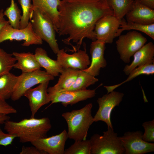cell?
<instances>
[{
    "label": "cell",
    "instance_id": "10",
    "mask_svg": "<svg viewBox=\"0 0 154 154\" xmlns=\"http://www.w3.org/2000/svg\"><path fill=\"white\" fill-rule=\"evenodd\" d=\"M143 132L138 130L127 131L119 137L125 154H144L154 151V143L143 139Z\"/></svg>",
    "mask_w": 154,
    "mask_h": 154
},
{
    "label": "cell",
    "instance_id": "35",
    "mask_svg": "<svg viewBox=\"0 0 154 154\" xmlns=\"http://www.w3.org/2000/svg\"><path fill=\"white\" fill-rule=\"evenodd\" d=\"M20 154H46L35 146L22 147Z\"/></svg>",
    "mask_w": 154,
    "mask_h": 154
},
{
    "label": "cell",
    "instance_id": "1",
    "mask_svg": "<svg viewBox=\"0 0 154 154\" xmlns=\"http://www.w3.org/2000/svg\"><path fill=\"white\" fill-rule=\"evenodd\" d=\"M58 9L59 36L67 37L64 43L72 46L77 44L74 51L78 50L85 38L96 40L95 25L103 16L114 15L109 0H60Z\"/></svg>",
    "mask_w": 154,
    "mask_h": 154
},
{
    "label": "cell",
    "instance_id": "34",
    "mask_svg": "<svg viewBox=\"0 0 154 154\" xmlns=\"http://www.w3.org/2000/svg\"><path fill=\"white\" fill-rule=\"evenodd\" d=\"M17 112L16 109L8 104L5 100L0 98V114L8 115Z\"/></svg>",
    "mask_w": 154,
    "mask_h": 154
},
{
    "label": "cell",
    "instance_id": "25",
    "mask_svg": "<svg viewBox=\"0 0 154 154\" xmlns=\"http://www.w3.org/2000/svg\"><path fill=\"white\" fill-rule=\"evenodd\" d=\"M116 34V37L121 35L125 30H134L142 32L154 40V23L148 25H142L131 22H126L122 19L120 25Z\"/></svg>",
    "mask_w": 154,
    "mask_h": 154
},
{
    "label": "cell",
    "instance_id": "33",
    "mask_svg": "<svg viewBox=\"0 0 154 154\" xmlns=\"http://www.w3.org/2000/svg\"><path fill=\"white\" fill-rule=\"evenodd\" d=\"M16 137L17 136L15 135L3 132L0 127V145L6 147L11 145Z\"/></svg>",
    "mask_w": 154,
    "mask_h": 154
},
{
    "label": "cell",
    "instance_id": "28",
    "mask_svg": "<svg viewBox=\"0 0 154 154\" xmlns=\"http://www.w3.org/2000/svg\"><path fill=\"white\" fill-rule=\"evenodd\" d=\"M21 11L14 0H11V4L3 12L10 25L15 29H19L22 15Z\"/></svg>",
    "mask_w": 154,
    "mask_h": 154
},
{
    "label": "cell",
    "instance_id": "27",
    "mask_svg": "<svg viewBox=\"0 0 154 154\" xmlns=\"http://www.w3.org/2000/svg\"><path fill=\"white\" fill-rule=\"evenodd\" d=\"M134 2L133 0H109L114 16L120 20L131 9Z\"/></svg>",
    "mask_w": 154,
    "mask_h": 154
},
{
    "label": "cell",
    "instance_id": "14",
    "mask_svg": "<svg viewBox=\"0 0 154 154\" xmlns=\"http://www.w3.org/2000/svg\"><path fill=\"white\" fill-rule=\"evenodd\" d=\"M68 138L67 132L64 129L59 134L39 139L31 143L46 154H64Z\"/></svg>",
    "mask_w": 154,
    "mask_h": 154
},
{
    "label": "cell",
    "instance_id": "21",
    "mask_svg": "<svg viewBox=\"0 0 154 154\" xmlns=\"http://www.w3.org/2000/svg\"><path fill=\"white\" fill-rule=\"evenodd\" d=\"M80 70L71 68H64L57 83L54 86L48 88V93L68 90L75 82Z\"/></svg>",
    "mask_w": 154,
    "mask_h": 154
},
{
    "label": "cell",
    "instance_id": "31",
    "mask_svg": "<svg viewBox=\"0 0 154 154\" xmlns=\"http://www.w3.org/2000/svg\"><path fill=\"white\" fill-rule=\"evenodd\" d=\"M31 1V0H18L22 11L19 29L26 27L29 23L32 12Z\"/></svg>",
    "mask_w": 154,
    "mask_h": 154
},
{
    "label": "cell",
    "instance_id": "30",
    "mask_svg": "<svg viewBox=\"0 0 154 154\" xmlns=\"http://www.w3.org/2000/svg\"><path fill=\"white\" fill-rule=\"evenodd\" d=\"M16 61L13 54L8 53L0 48V76L10 72Z\"/></svg>",
    "mask_w": 154,
    "mask_h": 154
},
{
    "label": "cell",
    "instance_id": "18",
    "mask_svg": "<svg viewBox=\"0 0 154 154\" xmlns=\"http://www.w3.org/2000/svg\"><path fill=\"white\" fill-rule=\"evenodd\" d=\"M126 16L127 21L144 25L154 23V9L135 2Z\"/></svg>",
    "mask_w": 154,
    "mask_h": 154
},
{
    "label": "cell",
    "instance_id": "11",
    "mask_svg": "<svg viewBox=\"0 0 154 154\" xmlns=\"http://www.w3.org/2000/svg\"><path fill=\"white\" fill-rule=\"evenodd\" d=\"M121 20L118 19L113 15H106L100 18L94 28L96 40L106 44L112 43L116 37Z\"/></svg>",
    "mask_w": 154,
    "mask_h": 154
},
{
    "label": "cell",
    "instance_id": "37",
    "mask_svg": "<svg viewBox=\"0 0 154 154\" xmlns=\"http://www.w3.org/2000/svg\"><path fill=\"white\" fill-rule=\"evenodd\" d=\"M3 12V9L0 10V33L4 27L9 23L8 21L6 20L5 18Z\"/></svg>",
    "mask_w": 154,
    "mask_h": 154
},
{
    "label": "cell",
    "instance_id": "9",
    "mask_svg": "<svg viewBox=\"0 0 154 154\" xmlns=\"http://www.w3.org/2000/svg\"><path fill=\"white\" fill-rule=\"evenodd\" d=\"M124 94L113 91L98 98L97 102L99 108L93 117L94 122L103 121L108 128L113 129L111 120V115L113 109L119 106L122 100Z\"/></svg>",
    "mask_w": 154,
    "mask_h": 154
},
{
    "label": "cell",
    "instance_id": "12",
    "mask_svg": "<svg viewBox=\"0 0 154 154\" xmlns=\"http://www.w3.org/2000/svg\"><path fill=\"white\" fill-rule=\"evenodd\" d=\"M96 89L66 90L52 94L48 93L51 102L50 105L58 103H61L65 107L69 105H73L95 96Z\"/></svg>",
    "mask_w": 154,
    "mask_h": 154
},
{
    "label": "cell",
    "instance_id": "24",
    "mask_svg": "<svg viewBox=\"0 0 154 154\" xmlns=\"http://www.w3.org/2000/svg\"><path fill=\"white\" fill-rule=\"evenodd\" d=\"M154 74V63L149 64L141 66L134 69L128 74L127 79L121 83L110 86H104L106 89L107 93L114 91L116 88L122 84L133 79L141 75H150Z\"/></svg>",
    "mask_w": 154,
    "mask_h": 154
},
{
    "label": "cell",
    "instance_id": "23",
    "mask_svg": "<svg viewBox=\"0 0 154 154\" xmlns=\"http://www.w3.org/2000/svg\"><path fill=\"white\" fill-rule=\"evenodd\" d=\"M18 78L10 72L0 76V98L6 100L11 98Z\"/></svg>",
    "mask_w": 154,
    "mask_h": 154
},
{
    "label": "cell",
    "instance_id": "26",
    "mask_svg": "<svg viewBox=\"0 0 154 154\" xmlns=\"http://www.w3.org/2000/svg\"><path fill=\"white\" fill-rule=\"evenodd\" d=\"M98 81V79L95 77L83 70H80L74 83L68 90H85Z\"/></svg>",
    "mask_w": 154,
    "mask_h": 154
},
{
    "label": "cell",
    "instance_id": "4",
    "mask_svg": "<svg viewBox=\"0 0 154 154\" xmlns=\"http://www.w3.org/2000/svg\"><path fill=\"white\" fill-rule=\"evenodd\" d=\"M30 21L35 33L49 45L56 54L59 51L53 24L45 14L37 9L33 10Z\"/></svg>",
    "mask_w": 154,
    "mask_h": 154
},
{
    "label": "cell",
    "instance_id": "19",
    "mask_svg": "<svg viewBox=\"0 0 154 154\" xmlns=\"http://www.w3.org/2000/svg\"><path fill=\"white\" fill-rule=\"evenodd\" d=\"M32 11L37 9L47 16L52 21L56 32L58 31L59 13L58 7L60 0H31Z\"/></svg>",
    "mask_w": 154,
    "mask_h": 154
},
{
    "label": "cell",
    "instance_id": "15",
    "mask_svg": "<svg viewBox=\"0 0 154 154\" xmlns=\"http://www.w3.org/2000/svg\"><path fill=\"white\" fill-rule=\"evenodd\" d=\"M49 82L39 84L35 88L27 90L23 96L29 101L31 116L33 117L39 110L44 105L50 102L47 90Z\"/></svg>",
    "mask_w": 154,
    "mask_h": 154
},
{
    "label": "cell",
    "instance_id": "8",
    "mask_svg": "<svg viewBox=\"0 0 154 154\" xmlns=\"http://www.w3.org/2000/svg\"><path fill=\"white\" fill-rule=\"evenodd\" d=\"M23 40L22 45L28 46L32 45H41L42 40L34 32L30 21L27 26L23 29H15L9 23L4 27L0 33V43L7 40Z\"/></svg>",
    "mask_w": 154,
    "mask_h": 154
},
{
    "label": "cell",
    "instance_id": "2",
    "mask_svg": "<svg viewBox=\"0 0 154 154\" xmlns=\"http://www.w3.org/2000/svg\"><path fill=\"white\" fill-rule=\"evenodd\" d=\"M4 124L5 130L7 133L15 135L22 143H31L47 137L52 127L50 120L47 117L25 118L18 122L9 119Z\"/></svg>",
    "mask_w": 154,
    "mask_h": 154
},
{
    "label": "cell",
    "instance_id": "36",
    "mask_svg": "<svg viewBox=\"0 0 154 154\" xmlns=\"http://www.w3.org/2000/svg\"><path fill=\"white\" fill-rule=\"evenodd\" d=\"M135 2L154 9V0H134Z\"/></svg>",
    "mask_w": 154,
    "mask_h": 154
},
{
    "label": "cell",
    "instance_id": "32",
    "mask_svg": "<svg viewBox=\"0 0 154 154\" xmlns=\"http://www.w3.org/2000/svg\"><path fill=\"white\" fill-rule=\"evenodd\" d=\"M144 132L143 134V139L145 141L154 142V119L144 122L142 124Z\"/></svg>",
    "mask_w": 154,
    "mask_h": 154
},
{
    "label": "cell",
    "instance_id": "29",
    "mask_svg": "<svg viewBox=\"0 0 154 154\" xmlns=\"http://www.w3.org/2000/svg\"><path fill=\"white\" fill-rule=\"evenodd\" d=\"M91 149L90 139L75 141L65 150L64 154H91Z\"/></svg>",
    "mask_w": 154,
    "mask_h": 154
},
{
    "label": "cell",
    "instance_id": "13",
    "mask_svg": "<svg viewBox=\"0 0 154 154\" xmlns=\"http://www.w3.org/2000/svg\"><path fill=\"white\" fill-rule=\"evenodd\" d=\"M57 60L64 68H71L84 70L89 66L91 61L85 50H78L72 54L67 53L64 49H60L56 54Z\"/></svg>",
    "mask_w": 154,
    "mask_h": 154
},
{
    "label": "cell",
    "instance_id": "38",
    "mask_svg": "<svg viewBox=\"0 0 154 154\" xmlns=\"http://www.w3.org/2000/svg\"><path fill=\"white\" fill-rule=\"evenodd\" d=\"M10 117L7 114H0V124H3L7 120H9Z\"/></svg>",
    "mask_w": 154,
    "mask_h": 154
},
{
    "label": "cell",
    "instance_id": "16",
    "mask_svg": "<svg viewBox=\"0 0 154 154\" xmlns=\"http://www.w3.org/2000/svg\"><path fill=\"white\" fill-rule=\"evenodd\" d=\"M106 43L100 40L92 41L90 45V52L91 61L88 68L83 70L96 77L99 75L102 68L105 67L107 65L104 57Z\"/></svg>",
    "mask_w": 154,
    "mask_h": 154
},
{
    "label": "cell",
    "instance_id": "22",
    "mask_svg": "<svg viewBox=\"0 0 154 154\" xmlns=\"http://www.w3.org/2000/svg\"><path fill=\"white\" fill-rule=\"evenodd\" d=\"M12 54L16 61L14 68L27 73L40 69L41 67L37 60L34 54L30 52H13Z\"/></svg>",
    "mask_w": 154,
    "mask_h": 154
},
{
    "label": "cell",
    "instance_id": "5",
    "mask_svg": "<svg viewBox=\"0 0 154 154\" xmlns=\"http://www.w3.org/2000/svg\"><path fill=\"white\" fill-rule=\"evenodd\" d=\"M102 135L94 134L90 139L91 154H124L125 151L114 129L108 128Z\"/></svg>",
    "mask_w": 154,
    "mask_h": 154
},
{
    "label": "cell",
    "instance_id": "20",
    "mask_svg": "<svg viewBox=\"0 0 154 154\" xmlns=\"http://www.w3.org/2000/svg\"><path fill=\"white\" fill-rule=\"evenodd\" d=\"M34 55L36 59L40 66L46 71L54 77L58 76L62 72L63 68L57 60L49 57L46 51L41 47L37 48Z\"/></svg>",
    "mask_w": 154,
    "mask_h": 154
},
{
    "label": "cell",
    "instance_id": "6",
    "mask_svg": "<svg viewBox=\"0 0 154 154\" xmlns=\"http://www.w3.org/2000/svg\"><path fill=\"white\" fill-rule=\"evenodd\" d=\"M147 41L146 37L136 31H130L125 34L119 35L116 44L120 59L125 63H129L131 57Z\"/></svg>",
    "mask_w": 154,
    "mask_h": 154
},
{
    "label": "cell",
    "instance_id": "17",
    "mask_svg": "<svg viewBox=\"0 0 154 154\" xmlns=\"http://www.w3.org/2000/svg\"><path fill=\"white\" fill-rule=\"evenodd\" d=\"M133 58L129 65L124 67L123 71L127 75L135 68L149 64L154 63V45L152 42L145 44L133 55Z\"/></svg>",
    "mask_w": 154,
    "mask_h": 154
},
{
    "label": "cell",
    "instance_id": "3",
    "mask_svg": "<svg viewBox=\"0 0 154 154\" xmlns=\"http://www.w3.org/2000/svg\"><path fill=\"white\" fill-rule=\"evenodd\" d=\"M91 103L78 110L64 112L62 117L66 122L68 138L75 141L86 139L90 126L94 122L92 114Z\"/></svg>",
    "mask_w": 154,
    "mask_h": 154
},
{
    "label": "cell",
    "instance_id": "7",
    "mask_svg": "<svg viewBox=\"0 0 154 154\" xmlns=\"http://www.w3.org/2000/svg\"><path fill=\"white\" fill-rule=\"evenodd\" d=\"M54 77L45 70H39L35 71L22 72L18 76V79L11 97L13 101L19 100L23 96L25 92L33 86L54 79Z\"/></svg>",
    "mask_w": 154,
    "mask_h": 154
}]
</instances>
